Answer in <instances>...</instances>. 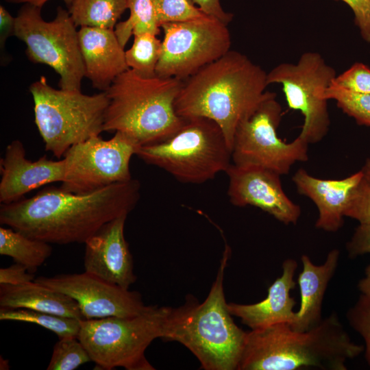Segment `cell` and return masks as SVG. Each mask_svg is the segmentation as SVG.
Instances as JSON below:
<instances>
[{
    "mask_svg": "<svg viewBox=\"0 0 370 370\" xmlns=\"http://www.w3.org/2000/svg\"><path fill=\"white\" fill-rule=\"evenodd\" d=\"M78 36L85 77L95 88L105 92L119 75L129 69L124 47L114 29L81 27Z\"/></svg>",
    "mask_w": 370,
    "mask_h": 370,
    "instance_id": "obj_19",
    "label": "cell"
},
{
    "mask_svg": "<svg viewBox=\"0 0 370 370\" xmlns=\"http://www.w3.org/2000/svg\"><path fill=\"white\" fill-rule=\"evenodd\" d=\"M158 25L195 20L206 16L191 0H154Z\"/></svg>",
    "mask_w": 370,
    "mask_h": 370,
    "instance_id": "obj_30",
    "label": "cell"
},
{
    "mask_svg": "<svg viewBox=\"0 0 370 370\" xmlns=\"http://www.w3.org/2000/svg\"><path fill=\"white\" fill-rule=\"evenodd\" d=\"M140 187L133 178L86 194L46 187L30 198L1 204L0 223L50 244L85 243L106 223L130 213Z\"/></svg>",
    "mask_w": 370,
    "mask_h": 370,
    "instance_id": "obj_1",
    "label": "cell"
},
{
    "mask_svg": "<svg viewBox=\"0 0 370 370\" xmlns=\"http://www.w3.org/2000/svg\"><path fill=\"white\" fill-rule=\"evenodd\" d=\"M68 12L76 27L114 29L127 9V0H72Z\"/></svg>",
    "mask_w": 370,
    "mask_h": 370,
    "instance_id": "obj_24",
    "label": "cell"
},
{
    "mask_svg": "<svg viewBox=\"0 0 370 370\" xmlns=\"http://www.w3.org/2000/svg\"><path fill=\"white\" fill-rule=\"evenodd\" d=\"M0 307L25 308L84 319L75 300L34 280L16 285L0 284Z\"/></svg>",
    "mask_w": 370,
    "mask_h": 370,
    "instance_id": "obj_22",
    "label": "cell"
},
{
    "mask_svg": "<svg viewBox=\"0 0 370 370\" xmlns=\"http://www.w3.org/2000/svg\"><path fill=\"white\" fill-rule=\"evenodd\" d=\"M29 92L45 150L58 159L73 145L104 131L109 103L106 92L88 95L81 90L56 89L44 76L30 85Z\"/></svg>",
    "mask_w": 370,
    "mask_h": 370,
    "instance_id": "obj_7",
    "label": "cell"
},
{
    "mask_svg": "<svg viewBox=\"0 0 370 370\" xmlns=\"http://www.w3.org/2000/svg\"><path fill=\"white\" fill-rule=\"evenodd\" d=\"M127 217L122 215L106 223L85 242L84 266L85 272L129 289L136 277L124 235Z\"/></svg>",
    "mask_w": 370,
    "mask_h": 370,
    "instance_id": "obj_16",
    "label": "cell"
},
{
    "mask_svg": "<svg viewBox=\"0 0 370 370\" xmlns=\"http://www.w3.org/2000/svg\"><path fill=\"white\" fill-rule=\"evenodd\" d=\"M317 52H305L297 63L279 64L267 73V84L282 86L288 108L299 111L304 123L298 135L308 144L321 141L327 135L330 119L327 88L336 76Z\"/></svg>",
    "mask_w": 370,
    "mask_h": 370,
    "instance_id": "obj_11",
    "label": "cell"
},
{
    "mask_svg": "<svg viewBox=\"0 0 370 370\" xmlns=\"http://www.w3.org/2000/svg\"><path fill=\"white\" fill-rule=\"evenodd\" d=\"M362 177L358 186L370 195V158H367L364 166L360 169Z\"/></svg>",
    "mask_w": 370,
    "mask_h": 370,
    "instance_id": "obj_38",
    "label": "cell"
},
{
    "mask_svg": "<svg viewBox=\"0 0 370 370\" xmlns=\"http://www.w3.org/2000/svg\"><path fill=\"white\" fill-rule=\"evenodd\" d=\"M34 281L75 300L84 319L134 317L151 306L143 304L138 292L110 284L85 271L38 277Z\"/></svg>",
    "mask_w": 370,
    "mask_h": 370,
    "instance_id": "obj_14",
    "label": "cell"
},
{
    "mask_svg": "<svg viewBox=\"0 0 370 370\" xmlns=\"http://www.w3.org/2000/svg\"><path fill=\"white\" fill-rule=\"evenodd\" d=\"M15 17H13L10 13L3 7L0 6V49L1 62L3 64L8 60L5 57V44L7 39L11 36H14Z\"/></svg>",
    "mask_w": 370,
    "mask_h": 370,
    "instance_id": "obj_37",
    "label": "cell"
},
{
    "mask_svg": "<svg viewBox=\"0 0 370 370\" xmlns=\"http://www.w3.org/2000/svg\"><path fill=\"white\" fill-rule=\"evenodd\" d=\"M230 252L226 245L206 299L199 304L190 296L182 306L170 308L163 325L161 338L182 344L206 370H237L247 334L233 321L225 298Z\"/></svg>",
    "mask_w": 370,
    "mask_h": 370,
    "instance_id": "obj_4",
    "label": "cell"
},
{
    "mask_svg": "<svg viewBox=\"0 0 370 370\" xmlns=\"http://www.w3.org/2000/svg\"><path fill=\"white\" fill-rule=\"evenodd\" d=\"M348 5L354 14L355 24L361 36L370 42V0H340Z\"/></svg>",
    "mask_w": 370,
    "mask_h": 370,
    "instance_id": "obj_33",
    "label": "cell"
},
{
    "mask_svg": "<svg viewBox=\"0 0 370 370\" xmlns=\"http://www.w3.org/2000/svg\"><path fill=\"white\" fill-rule=\"evenodd\" d=\"M349 258L370 254V224L360 223L346 244Z\"/></svg>",
    "mask_w": 370,
    "mask_h": 370,
    "instance_id": "obj_34",
    "label": "cell"
},
{
    "mask_svg": "<svg viewBox=\"0 0 370 370\" xmlns=\"http://www.w3.org/2000/svg\"><path fill=\"white\" fill-rule=\"evenodd\" d=\"M297 266L294 259L285 260L282 275L269 286L264 299L252 304L227 303L230 313L240 318L251 330L278 323L291 325L296 319L293 311L296 301L290 293L296 284L294 275Z\"/></svg>",
    "mask_w": 370,
    "mask_h": 370,
    "instance_id": "obj_20",
    "label": "cell"
},
{
    "mask_svg": "<svg viewBox=\"0 0 370 370\" xmlns=\"http://www.w3.org/2000/svg\"><path fill=\"white\" fill-rule=\"evenodd\" d=\"M140 147L132 137L116 132L109 140L100 135L71 147L62 158L65 172L62 189L90 193L132 179L130 163Z\"/></svg>",
    "mask_w": 370,
    "mask_h": 370,
    "instance_id": "obj_12",
    "label": "cell"
},
{
    "mask_svg": "<svg viewBox=\"0 0 370 370\" xmlns=\"http://www.w3.org/2000/svg\"><path fill=\"white\" fill-rule=\"evenodd\" d=\"M362 294L370 296V264L365 269V275L358 284Z\"/></svg>",
    "mask_w": 370,
    "mask_h": 370,
    "instance_id": "obj_39",
    "label": "cell"
},
{
    "mask_svg": "<svg viewBox=\"0 0 370 370\" xmlns=\"http://www.w3.org/2000/svg\"><path fill=\"white\" fill-rule=\"evenodd\" d=\"M364 350L333 312L304 332L278 323L247 332L237 370H347V362Z\"/></svg>",
    "mask_w": 370,
    "mask_h": 370,
    "instance_id": "obj_3",
    "label": "cell"
},
{
    "mask_svg": "<svg viewBox=\"0 0 370 370\" xmlns=\"http://www.w3.org/2000/svg\"><path fill=\"white\" fill-rule=\"evenodd\" d=\"M268 86L267 73L260 66L230 50L182 82L175 109L184 119L214 121L232 150L238 123L271 95Z\"/></svg>",
    "mask_w": 370,
    "mask_h": 370,
    "instance_id": "obj_2",
    "label": "cell"
},
{
    "mask_svg": "<svg viewBox=\"0 0 370 370\" xmlns=\"http://www.w3.org/2000/svg\"><path fill=\"white\" fill-rule=\"evenodd\" d=\"M6 2L10 3H29L34 5H36L39 8H42V6L49 0H5ZM66 5L68 7L71 3L72 0H62Z\"/></svg>",
    "mask_w": 370,
    "mask_h": 370,
    "instance_id": "obj_40",
    "label": "cell"
},
{
    "mask_svg": "<svg viewBox=\"0 0 370 370\" xmlns=\"http://www.w3.org/2000/svg\"><path fill=\"white\" fill-rule=\"evenodd\" d=\"M41 9L29 3L21 6L15 16L14 36L26 45L32 62L48 65L60 75L61 89L81 90L85 70L77 27L61 6L51 21L44 20Z\"/></svg>",
    "mask_w": 370,
    "mask_h": 370,
    "instance_id": "obj_9",
    "label": "cell"
},
{
    "mask_svg": "<svg viewBox=\"0 0 370 370\" xmlns=\"http://www.w3.org/2000/svg\"><path fill=\"white\" fill-rule=\"evenodd\" d=\"M0 204H8L24 197L42 186L62 182L64 177L63 158L49 160L46 156L36 161L27 158L26 151L19 140H12L0 160Z\"/></svg>",
    "mask_w": 370,
    "mask_h": 370,
    "instance_id": "obj_17",
    "label": "cell"
},
{
    "mask_svg": "<svg viewBox=\"0 0 370 370\" xmlns=\"http://www.w3.org/2000/svg\"><path fill=\"white\" fill-rule=\"evenodd\" d=\"M34 280L33 273L29 272L26 267L18 263L0 269V284L16 285Z\"/></svg>",
    "mask_w": 370,
    "mask_h": 370,
    "instance_id": "obj_35",
    "label": "cell"
},
{
    "mask_svg": "<svg viewBox=\"0 0 370 370\" xmlns=\"http://www.w3.org/2000/svg\"><path fill=\"white\" fill-rule=\"evenodd\" d=\"M227 195L238 207L252 206L273 216L285 225H295L301 214V207L285 193L278 173L257 166L231 164Z\"/></svg>",
    "mask_w": 370,
    "mask_h": 370,
    "instance_id": "obj_15",
    "label": "cell"
},
{
    "mask_svg": "<svg viewBox=\"0 0 370 370\" xmlns=\"http://www.w3.org/2000/svg\"><path fill=\"white\" fill-rule=\"evenodd\" d=\"M164 36L156 75L182 81L230 50L227 25L206 15L161 25Z\"/></svg>",
    "mask_w": 370,
    "mask_h": 370,
    "instance_id": "obj_13",
    "label": "cell"
},
{
    "mask_svg": "<svg viewBox=\"0 0 370 370\" xmlns=\"http://www.w3.org/2000/svg\"><path fill=\"white\" fill-rule=\"evenodd\" d=\"M205 14L228 25L234 15L223 8L221 0H191Z\"/></svg>",
    "mask_w": 370,
    "mask_h": 370,
    "instance_id": "obj_36",
    "label": "cell"
},
{
    "mask_svg": "<svg viewBox=\"0 0 370 370\" xmlns=\"http://www.w3.org/2000/svg\"><path fill=\"white\" fill-rule=\"evenodd\" d=\"M183 183L202 184L231 165L232 152L221 127L204 117L185 119L166 139L140 146L136 154Z\"/></svg>",
    "mask_w": 370,
    "mask_h": 370,
    "instance_id": "obj_6",
    "label": "cell"
},
{
    "mask_svg": "<svg viewBox=\"0 0 370 370\" xmlns=\"http://www.w3.org/2000/svg\"><path fill=\"white\" fill-rule=\"evenodd\" d=\"M91 358L77 337L60 338L54 345L47 370H74Z\"/></svg>",
    "mask_w": 370,
    "mask_h": 370,
    "instance_id": "obj_29",
    "label": "cell"
},
{
    "mask_svg": "<svg viewBox=\"0 0 370 370\" xmlns=\"http://www.w3.org/2000/svg\"><path fill=\"white\" fill-rule=\"evenodd\" d=\"M169 308L151 306L134 317L82 319L77 338L100 369L153 370L145 351L154 339L162 338Z\"/></svg>",
    "mask_w": 370,
    "mask_h": 370,
    "instance_id": "obj_8",
    "label": "cell"
},
{
    "mask_svg": "<svg viewBox=\"0 0 370 370\" xmlns=\"http://www.w3.org/2000/svg\"><path fill=\"white\" fill-rule=\"evenodd\" d=\"M50 243L29 237L12 227H0V254L35 272L51 255Z\"/></svg>",
    "mask_w": 370,
    "mask_h": 370,
    "instance_id": "obj_23",
    "label": "cell"
},
{
    "mask_svg": "<svg viewBox=\"0 0 370 370\" xmlns=\"http://www.w3.org/2000/svg\"><path fill=\"white\" fill-rule=\"evenodd\" d=\"M0 320L35 323L53 332L60 338L77 337L80 328L79 319L25 308H1Z\"/></svg>",
    "mask_w": 370,
    "mask_h": 370,
    "instance_id": "obj_25",
    "label": "cell"
},
{
    "mask_svg": "<svg viewBox=\"0 0 370 370\" xmlns=\"http://www.w3.org/2000/svg\"><path fill=\"white\" fill-rule=\"evenodd\" d=\"M282 115L281 105L272 92L238 123L231 150L234 164L260 166L282 175L296 162L308 160L306 140L297 136L287 143L279 137Z\"/></svg>",
    "mask_w": 370,
    "mask_h": 370,
    "instance_id": "obj_10",
    "label": "cell"
},
{
    "mask_svg": "<svg viewBox=\"0 0 370 370\" xmlns=\"http://www.w3.org/2000/svg\"><path fill=\"white\" fill-rule=\"evenodd\" d=\"M345 89L365 94H370V69L362 63H355L332 82Z\"/></svg>",
    "mask_w": 370,
    "mask_h": 370,
    "instance_id": "obj_32",
    "label": "cell"
},
{
    "mask_svg": "<svg viewBox=\"0 0 370 370\" xmlns=\"http://www.w3.org/2000/svg\"><path fill=\"white\" fill-rule=\"evenodd\" d=\"M129 17L115 26L114 32L119 41L125 47L131 36L143 33L158 35L154 10V0H127Z\"/></svg>",
    "mask_w": 370,
    "mask_h": 370,
    "instance_id": "obj_26",
    "label": "cell"
},
{
    "mask_svg": "<svg viewBox=\"0 0 370 370\" xmlns=\"http://www.w3.org/2000/svg\"><path fill=\"white\" fill-rule=\"evenodd\" d=\"M340 259V251L331 250L325 261L314 264L310 257L302 255L303 269L297 278L301 305L296 319L290 325L295 331L304 332L318 325L321 320L322 304L328 284L334 276Z\"/></svg>",
    "mask_w": 370,
    "mask_h": 370,
    "instance_id": "obj_21",
    "label": "cell"
},
{
    "mask_svg": "<svg viewBox=\"0 0 370 370\" xmlns=\"http://www.w3.org/2000/svg\"><path fill=\"white\" fill-rule=\"evenodd\" d=\"M157 36L151 33L134 35L132 45L125 52L128 68L142 77L156 75L162 47V40Z\"/></svg>",
    "mask_w": 370,
    "mask_h": 370,
    "instance_id": "obj_27",
    "label": "cell"
},
{
    "mask_svg": "<svg viewBox=\"0 0 370 370\" xmlns=\"http://www.w3.org/2000/svg\"><path fill=\"white\" fill-rule=\"evenodd\" d=\"M325 97L334 100L337 106L358 124L370 127V94L351 91L332 83L325 90Z\"/></svg>",
    "mask_w": 370,
    "mask_h": 370,
    "instance_id": "obj_28",
    "label": "cell"
},
{
    "mask_svg": "<svg viewBox=\"0 0 370 370\" xmlns=\"http://www.w3.org/2000/svg\"><path fill=\"white\" fill-rule=\"evenodd\" d=\"M346 317L349 325L365 341V358L370 367V296L361 293L347 310Z\"/></svg>",
    "mask_w": 370,
    "mask_h": 370,
    "instance_id": "obj_31",
    "label": "cell"
},
{
    "mask_svg": "<svg viewBox=\"0 0 370 370\" xmlns=\"http://www.w3.org/2000/svg\"><path fill=\"white\" fill-rule=\"evenodd\" d=\"M182 82L158 75L145 77L128 69L105 91L109 103L103 130L121 132L140 147L166 139L185 121L175 109Z\"/></svg>",
    "mask_w": 370,
    "mask_h": 370,
    "instance_id": "obj_5",
    "label": "cell"
},
{
    "mask_svg": "<svg viewBox=\"0 0 370 370\" xmlns=\"http://www.w3.org/2000/svg\"><path fill=\"white\" fill-rule=\"evenodd\" d=\"M362 177L359 171L343 179L329 180L314 177L303 168L292 177L297 192L315 204L319 215L315 227L334 232L343 225L345 212L352 193Z\"/></svg>",
    "mask_w": 370,
    "mask_h": 370,
    "instance_id": "obj_18",
    "label": "cell"
}]
</instances>
